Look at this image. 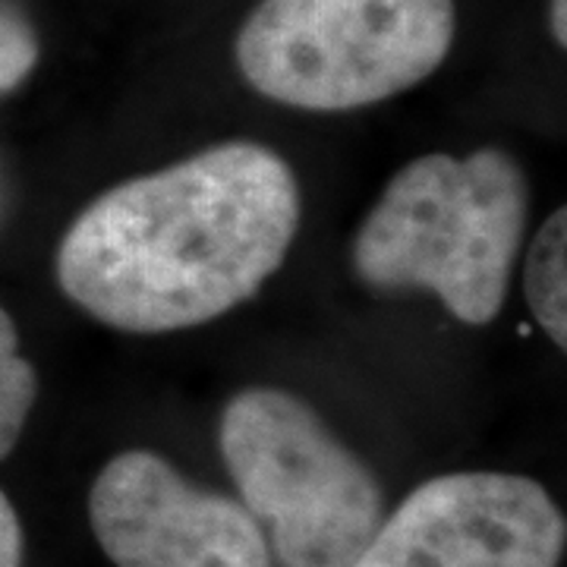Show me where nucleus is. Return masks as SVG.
<instances>
[{
  "instance_id": "obj_1",
  "label": "nucleus",
  "mask_w": 567,
  "mask_h": 567,
  "mask_svg": "<svg viewBox=\"0 0 567 567\" xmlns=\"http://www.w3.org/2000/svg\"><path fill=\"white\" fill-rule=\"evenodd\" d=\"M300 230V183L259 142H221L102 193L63 234L58 284L92 319L167 334L252 300Z\"/></svg>"
},
{
  "instance_id": "obj_2",
  "label": "nucleus",
  "mask_w": 567,
  "mask_h": 567,
  "mask_svg": "<svg viewBox=\"0 0 567 567\" xmlns=\"http://www.w3.org/2000/svg\"><path fill=\"white\" fill-rule=\"evenodd\" d=\"M527 218L529 181L514 155H423L388 181L350 262L379 293L425 290L457 322L488 324L507 300Z\"/></svg>"
},
{
  "instance_id": "obj_3",
  "label": "nucleus",
  "mask_w": 567,
  "mask_h": 567,
  "mask_svg": "<svg viewBox=\"0 0 567 567\" xmlns=\"http://www.w3.org/2000/svg\"><path fill=\"white\" fill-rule=\"evenodd\" d=\"M218 445L281 567H350L385 520L372 470L284 388L230 398Z\"/></svg>"
},
{
  "instance_id": "obj_4",
  "label": "nucleus",
  "mask_w": 567,
  "mask_h": 567,
  "mask_svg": "<svg viewBox=\"0 0 567 567\" xmlns=\"http://www.w3.org/2000/svg\"><path fill=\"white\" fill-rule=\"evenodd\" d=\"M454 25V0H262L237 35V66L271 102L353 111L429 80Z\"/></svg>"
},
{
  "instance_id": "obj_5",
  "label": "nucleus",
  "mask_w": 567,
  "mask_h": 567,
  "mask_svg": "<svg viewBox=\"0 0 567 567\" xmlns=\"http://www.w3.org/2000/svg\"><path fill=\"white\" fill-rule=\"evenodd\" d=\"M567 524L529 476L445 473L416 486L350 567H558Z\"/></svg>"
},
{
  "instance_id": "obj_6",
  "label": "nucleus",
  "mask_w": 567,
  "mask_h": 567,
  "mask_svg": "<svg viewBox=\"0 0 567 567\" xmlns=\"http://www.w3.org/2000/svg\"><path fill=\"white\" fill-rule=\"evenodd\" d=\"M89 524L117 567H275L265 533L237 498L186 483L140 447L102 466Z\"/></svg>"
},
{
  "instance_id": "obj_7",
  "label": "nucleus",
  "mask_w": 567,
  "mask_h": 567,
  "mask_svg": "<svg viewBox=\"0 0 567 567\" xmlns=\"http://www.w3.org/2000/svg\"><path fill=\"white\" fill-rule=\"evenodd\" d=\"M524 287L533 319L555 341L567 347V212H551L529 244Z\"/></svg>"
},
{
  "instance_id": "obj_8",
  "label": "nucleus",
  "mask_w": 567,
  "mask_h": 567,
  "mask_svg": "<svg viewBox=\"0 0 567 567\" xmlns=\"http://www.w3.org/2000/svg\"><path fill=\"white\" fill-rule=\"evenodd\" d=\"M39 398V375L20 353V331L0 306V461L20 442Z\"/></svg>"
},
{
  "instance_id": "obj_9",
  "label": "nucleus",
  "mask_w": 567,
  "mask_h": 567,
  "mask_svg": "<svg viewBox=\"0 0 567 567\" xmlns=\"http://www.w3.org/2000/svg\"><path fill=\"white\" fill-rule=\"evenodd\" d=\"M39 63V39L20 13L0 7V95L13 92Z\"/></svg>"
},
{
  "instance_id": "obj_10",
  "label": "nucleus",
  "mask_w": 567,
  "mask_h": 567,
  "mask_svg": "<svg viewBox=\"0 0 567 567\" xmlns=\"http://www.w3.org/2000/svg\"><path fill=\"white\" fill-rule=\"evenodd\" d=\"M0 567H22L20 514L3 488H0Z\"/></svg>"
},
{
  "instance_id": "obj_11",
  "label": "nucleus",
  "mask_w": 567,
  "mask_h": 567,
  "mask_svg": "<svg viewBox=\"0 0 567 567\" xmlns=\"http://www.w3.org/2000/svg\"><path fill=\"white\" fill-rule=\"evenodd\" d=\"M548 22H551V35H555V41L565 48L567 44V0H551V13H548Z\"/></svg>"
}]
</instances>
